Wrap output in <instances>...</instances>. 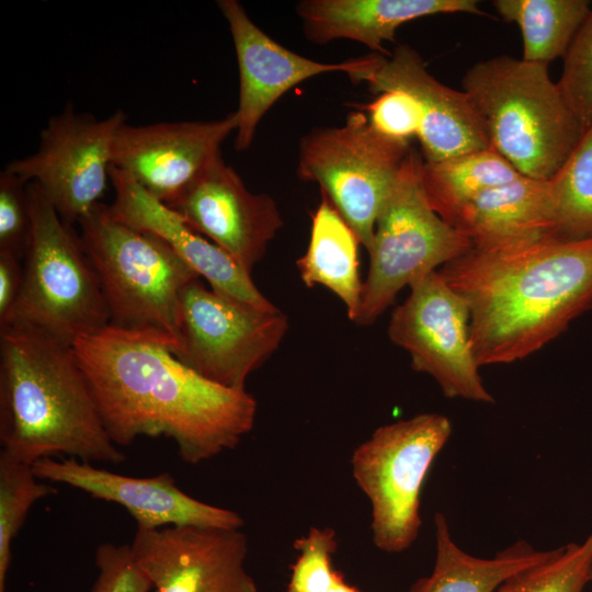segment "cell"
<instances>
[{"label": "cell", "mask_w": 592, "mask_h": 592, "mask_svg": "<svg viewBox=\"0 0 592 592\" xmlns=\"http://www.w3.org/2000/svg\"><path fill=\"white\" fill-rule=\"evenodd\" d=\"M78 226L110 326L159 335L173 352L181 293L200 275L159 237L116 219L110 205L98 203Z\"/></svg>", "instance_id": "obj_5"}, {"label": "cell", "mask_w": 592, "mask_h": 592, "mask_svg": "<svg viewBox=\"0 0 592 592\" xmlns=\"http://www.w3.org/2000/svg\"><path fill=\"white\" fill-rule=\"evenodd\" d=\"M451 434L446 415L425 412L377 428L354 449L352 475L369 500L379 550L402 553L418 538L422 487Z\"/></svg>", "instance_id": "obj_8"}, {"label": "cell", "mask_w": 592, "mask_h": 592, "mask_svg": "<svg viewBox=\"0 0 592 592\" xmlns=\"http://www.w3.org/2000/svg\"><path fill=\"white\" fill-rule=\"evenodd\" d=\"M358 237L321 193V201L311 216L307 250L296 265L307 287L322 285L344 304L348 317L354 321L362 299Z\"/></svg>", "instance_id": "obj_22"}, {"label": "cell", "mask_w": 592, "mask_h": 592, "mask_svg": "<svg viewBox=\"0 0 592 592\" xmlns=\"http://www.w3.org/2000/svg\"><path fill=\"white\" fill-rule=\"evenodd\" d=\"M32 467L42 480L64 483L93 499L123 506L135 520L137 530L182 525L241 528L244 524L237 512L183 492L169 473L146 478L130 477L69 457L43 458Z\"/></svg>", "instance_id": "obj_17"}, {"label": "cell", "mask_w": 592, "mask_h": 592, "mask_svg": "<svg viewBox=\"0 0 592 592\" xmlns=\"http://www.w3.org/2000/svg\"><path fill=\"white\" fill-rule=\"evenodd\" d=\"M437 272L468 305L480 367L528 357L592 310V239L471 248Z\"/></svg>", "instance_id": "obj_2"}, {"label": "cell", "mask_w": 592, "mask_h": 592, "mask_svg": "<svg viewBox=\"0 0 592 592\" xmlns=\"http://www.w3.org/2000/svg\"><path fill=\"white\" fill-rule=\"evenodd\" d=\"M422 164V155L411 147L380 208L356 325L374 323L405 286L410 287L473 248L470 240L429 204Z\"/></svg>", "instance_id": "obj_7"}, {"label": "cell", "mask_w": 592, "mask_h": 592, "mask_svg": "<svg viewBox=\"0 0 592 592\" xmlns=\"http://www.w3.org/2000/svg\"><path fill=\"white\" fill-rule=\"evenodd\" d=\"M462 86L485 124L490 146L524 177L549 180L585 132L551 81L547 65L496 56L473 65Z\"/></svg>", "instance_id": "obj_4"}, {"label": "cell", "mask_w": 592, "mask_h": 592, "mask_svg": "<svg viewBox=\"0 0 592 592\" xmlns=\"http://www.w3.org/2000/svg\"><path fill=\"white\" fill-rule=\"evenodd\" d=\"M553 236L560 240L592 239V126L548 180Z\"/></svg>", "instance_id": "obj_26"}, {"label": "cell", "mask_w": 592, "mask_h": 592, "mask_svg": "<svg viewBox=\"0 0 592 592\" xmlns=\"http://www.w3.org/2000/svg\"><path fill=\"white\" fill-rule=\"evenodd\" d=\"M591 565L592 533L581 543L550 549L547 557L512 574L494 592H584Z\"/></svg>", "instance_id": "obj_28"}, {"label": "cell", "mask_w": 592, "mask_h": 592, "mask_svg": "<svg viewBox=\"0 0 592 592\" xmlns=\"http://www.w3.org/2000/svg\"><path fill=\"white\" fill-rule=\"evenodd\" d=\"M590 582H592V565H591V571H590Z\"/></svg>", "instance_id": "obj_36"}, {"label": "cell", "mask_w": 592, "mask_h": 592, "mask_svg": "<svg viewBox=\"0 0 592 592\" xmlns=\"http://www.w3.org/2000/svg\"><path fill=\"white\" fill-rule=\"evenodd\" d=\"M293 546L299 556L284 592H327L339 572L332 567V555L338 548L334 530L310 527Z\"/></svg>", "instance_id": "obj_30"}, {"label": "cell", "mask_w": 592, "mask_h": 592, "mask_svg": "<svg viewBox=\"0 0 592 592\" xmlns=\"http://www.w3.org/2000/svg\"><path fill=\"white\" fill-rule=\"evenodd\" d=\"M492 4L505 22L519 25L522 59L547 66L563 58L591 11L587 0H494Z\"/></svg>", "instance_id": "obj_25"}, {"label": "cell", "mask_w": 592, "mask_h": 592, "mask_svg": "<svg viewBox=\"0 0 592 592\" xmlns=\"http://www.w3.org/2000/svg\"><path fill=\"white\" fill-rule=\"evenodd\" d=\"M363 81L372 92L399 90L417 102L421 114L417 137L423 161H441L490 147L485 124L467 93L434 78L409 45H399L389 58L382 56Z\"/></svg>", "instance_id": "obj_18"}, {"label": "cell", "mask_w": 592, "mask_h": 592, "mask_svg": "<svg viewBox=\"0 0 592 592\" xmlns=\"http://www.w3.org/2000/svg\"><path fill=\"white\" fill-rule=\"evenodd\" d=\"M130 548L153 592H259L244 567L241 528L137 530Z\"/></svg>", "instance_id": "obj_13"}, {"label": "cell", "mask_w": 592, "mask_h": 592, "mask_svg": "<svg viewBox=\"0 0 592 592\" xmlns=\"http://www.w3.org/2000/svg\"><path fill=\"white\" fill-rule=\"evenodd\" d=\"M237 127L236 112L212 121L124 123L114 136L112 166L169 205L220 156Z\"/></svg>", "instance_id": "obj_15"}, {"label": "cell", "mask_w": 592, "mask_h": 592, "mask_svg": "<svg viewBox=\"0 0 592 592\" xmlns=\"http://www.w3.org/2000/svg\"><path fill=\"white\" fill-rule=\"evenodd\" d=\"M124 123L122 110L99 119L68 103L47 121L37 150L4 169L36 183L64 221L78 224L106 190L114 136Z\"/></svg>", "instance_id": "obj_12"}, {"label": "cell", "mask_w": 592, "mask_h": 592, "mask_svg": "<svg viewBox=\"0 0 592 592\" xmlns=\"http://www.w3.org/2000/svg\"><path fill=\"white\" fill-rule=\"evenodd\" d=\"M27 193L32 229L22 287L0 328L26 325L72 345L110 326V315L79 234L36 183H27Z\"/></svg>", "instance_id": "obj_6"}, {"label": "cell", "mask_w": 592, "mask_h": 592, "mask_svg": "<svg viewBox=\"0 0 592 592\" xmlns=\"http://www.w3.org/2000/svg\"><path fill=\"white\" fill-rule=\"evenodd\" d=\"M287 330V317L280 309L242 304L196 278L181 293L180 339L172 353L218 385L246 389L248 376L278 349Z\"/></svg>", "instance_id": "obj_10"}, {"label": "cell", "mask_w": 592, "mask_h": 592, "mask_svg": "<svg viewBox=\"0 0 592 592\" xmlns=\"http://www.w3.org/2000/svg\"><path fill=\"white\" fill-rule=\"evenodd\" d=\"M236 50L239 69L238 127L235 148L248 149L257 127L266 112L288 90L321 73L343 71L360 82L376 62L378 54L351 58L341 62H320L275 42L249 18L237 0H218Z\"/></svg>", "instance_id": "obj_14"}, {"label": "cell", "mask_w": 592, "mask_h": 592, "mask_svg": "<svg viewBox=\"0 0 592 592\" xmlns=\"http://www.w3.org/2000/svg\"><path fill=\"white\" fill-rule=\"evenodd\" d=\"M562 59L557 86L566 104L587 130L592 126V10Z\"/></svg>", "instance_id": "obj_29"}, {"label": "cell", "mask_w": 592, "mask_h": 592, "mask_svg": "<svg viewBox=\"0 0 592 592\" xmlns=\"http://www.w3.org/2000/svg\"><path fill=\"white\" fill-rule=\"evenodd\" d=\"M98 577L91 592H150L151 584L139 568L130 545L102 543L95 550Z\"/></svg>", "instance_id": "obj_32"}, {"label": "cell", "mask_w": 592, "mask_h": 592, "mask_svg": "<svg viewBox=\"0 0 592 592\" xmlns=\"http://www.w3.org/2000/svg\"><path fill=\"white\" fill-rule=\"evenodd\" d=\"M327 592H361L357 588L350 585L344 581L343 576L339 571L331 588Z\"/></svg>", "instance_id": "obj_35"}, {"label": "cell", "mask_w": 592, "mask_h": 592, "mask_svg": "<svg viewBox=\"0 0 592 592\" xmlns=\"http://www.w3.org/2000/svg\"><path fill=\"white\" fill-rule=\"evenodd\" d=\"M23 281L21 259L0 251V326L9 318L19 298Z\"/></svg>", "instance_id": "obj_34"}, {"label": "cell", "mask_w": 592, "mask_h": 592, "mask_svg": "<svg viewBox=\"0 0 592 592\" xmlns=\"http://www.w3.org/2000/svg\"><path fill=\"white\" fill-rule=\"evenodd\" d=\"M410 141L377 132L361 111L337 127H318L301 137L297 175L316 182L368 251L380 208L390 193Z\"/></svg>", "instance_id": "obj_9"}, {"label": "cell", "mask_w": 592, "mask_h": 592, "mask_svg": "<svg viewBox=\"0 0 592 592\" xmlns=\"http://www.w3.org/2000/svg\"><path fill=\"white\" fill-rule=\"evenodd\" d=\"M469 321L465 299L435 271L410 285L387 332L408 352L411 368L430 375L445 397L493 403L470 344Z\"/></svg>", "instance_id": "obj_11"}, {"label": "cell", "mask_w": 592, "mask_h": 592, "mask_svg": "<svg viewBox=\"0 0 592 592\" xmlns=\"http://www.w3.org/2000/svg\"><path fill=\"white\" fill-rule=\"evenodd\" d=\"M31 229L27 183L4 169L0 173V251L23 259Z\"/></svg>", "instance_id": "obj_31"}, {"label": "cell", "mask_w": 592, "mask_h": 592, "mask_svg": "<svg viewBox=\"0 0 592 592\" xmlns=\"http://www.w3.org/2000/svg\"><path fill=\"white\" fill-rule=\"evenodd\" d=\"M435 562L430 576L420 578L408 592H494L512 574L543 560L549 550L517 540L492 558L463 550L453 539L446 516L434 514Z\"/></svg>", "instance_id": "obj_23"}, {"label": "cell", "mask_w": 592, "mask_h": 592, "mask_svg": "<svg viewBox=\"0 0 592 592\" xmlns=\"http://www.w3.org/2000/svg\"><path fill=\"white\" fill-rule=\"evenodd\" d=\"M308 41L351 39L388 55L397 29L412 20L445 13L483 14L476 0H304L296 5Z\"/></svg>", "instance_id": "obj_20"}, {"label": "cell", "mask_w": 592, "mask_h": 592, "mask_svg": "<svg viewBox=\"0 0 592 592\" xmlns=\"http://www.w3.org/2000/svg\"><path fill=\"white\" fill-rule=\"evenodd\" d=\"M168 206L249 273L284 224L274 200L250 192L221 156Z\"/></svg>", "instance_id": "obj_16"}, {"label": "cell", "mask_w": 592, "mask_h": 592, "mask_svg": "<svg viewBox=\"0 0 592 592\" xmlns=\"http://www.w3.org/2000/svg\"><path fill=\"white\" fill-rule=\"evenodd\" d=\"M445 221L479 249L554 237L548 180L521 175L480 193Z\"/></svg>", "instance_id": "obj_21"}, {"label": "cell", "mask_w": 592, "mask_h": 592, "mask_svg": "<svg viewBox=\"0 0 592 592\" xmlns=\"http://www.w3.org/2000/svg\"><path fill=\"white\" fill-rule=\"evenodd\" d=\"M0 445L33 465L60 455L121 464L71 344L31 326L0 328Z\"/></svg>", "instance_id": "obj_3"}, {"label": "cell", "mask_w": 592, "mask_h": 592, "mask_svg": "<svg viewBox=\"0 0 592 592\" xmlns=\"http://www.w3.org/2000/svg\"><path fill=\"white\" fill-rule=\"evenodd\" d=\"M72 348L117 446L164 436L184 463L196 465L234 449L253 428L250 392L203 377L159 335L107 326Z\"/></svg>", "instance_id": "obj_1"}, {"label": "cell", "mask_w": 592, "mask_h": 592, "mask_svg": "<svg viewBox=\"0 0 592 592\" xmlns=\"http://www.w3.org/2000/svg\"><path fill=\"white\" fill-rule=\"evenodd\" d=\"M521 175L491 146L441 161H423L421 171L426 200L444 220L480 193Z\"/></svg>", "instance_id": "obj_24"}, {"label": "cell", "mask_w": 592, "mask_h": 592, "mask_svg": "<svg viewBox=\"0 0 592 592\" xmlns=\"http://www.w3.org/2000/svg\"><path fill=\"white\" fill-rule=\"evenodd\" d=\"M57 493L32 465L0 452V592H7L12 543L35 502Z\"/></svg>", "instance_id": "obj_27"}, {"label": "cell", "mask_w": 592, "mask_h": 592, "mask_svg": "<svg viewBox=\"0 0 592 592\" xmlns=\"http://www.w3.org/2000/svg\"><path fill=\"white\" fill-rule=\"evenodd\" d=\"M110 181L115 192L110 209L116 219L159 237L204 277L213 291L261 310H278L258 289L251 273L193 230L175 210L149 194L129 174L112 166Z\"/></svg>", "instance_id": "obj_19"}, {"label": "cell", "mask_w": 592, "mask_h": 592, "mask_svg": "<svg viewBox=\"0 0 592 592\" xmlns=\"http://www.w3.org/2000/svg\"><path fill=\"white\" fill-rule=\"evenodd\" d=\"M371 125L380 134L410 141L417 137L421 114L417 102L406 92L399 90L386 91L364 106Z\"/></svg>", "instance_id": "obj_33"}]
</instances>
